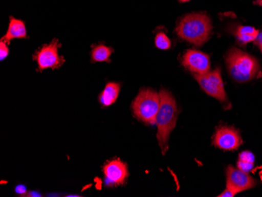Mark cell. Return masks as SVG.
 <instances>
[{"mask_svg": "<svg viewBox=\"0 0 262 197\" xmlns=\"http://www.w3.org/2000/svg\"><path fill=\"white\" fill-rule=\"evenodd\" d=\"M160 95V110L156 119V124L158 127L157 138L162 154L165 155L169 148L168 141L170 133L176 126L178 111L175 100L169 91L162 89Z\"/></svg>", "mask_w": 262, "mask_h": 197, "instance_id": "obj_1", "label": "cell"}, {"mask_svg": "<svg viewBox=\"0 0 262 197\" xmlns=\"http://www.w3.org/2000/svg\"><path fill=\"white\" fill-rule=\"evenodd\" d=\"M212 25L208 16L204 14H191L185 16L176 28V33L181 39L202 46L208 40Z\"/></svg>", "mask_w": 262, "mask_h": 197, "instance_id": "obj_2", "label": "cell"}, {"mask_svg": "<svg viewBox=\"0 0 262 197\" xmlns=\"http://www.w3.org/2000/svg\"><path fill=\"white\" fill-rule=\"evenodd\" d=\"M226 64L232 79L239 83L254 79L260 69L254 57L237 48H232L228 53Z\"/></svg>", "mask_w": 262, "mask_h": 197, "instance_id": "obj_3", "label": "cell"}, {"mask_svg": "<svg viewBox=\"0 0 262 197\" xmlns=\"http://www.w3.org/2000/svg\"><path fill=\"white\" fill-rule=\"evenodd\" d=\"M160 106V94L151 89L141 90L132 103L135 117L147 124L156 123Z\"/></svg>", "mask_w": 262, "mask_h": 197, "instance_id": "obj_4", "label": "cell"}, {"mask_svg": "<svg viewBox=\"0 0 262 197\" xmlns=\"http://www.w3.org/2000/svg\"><path fill=\"white\" fill-rule=\"evenodd\" d=\"M61 44L57 39H53L49 44H44L42 48L35 51L33 60L38 64V71H43L47 69H57L64 63V57L59 56L58 49Z\"/></svg>", "mask_w": 262, "mask_h": 197, "instance_id": "obj_5", "label": "cell"}, {"mask_svg": "<svg viewBox=\"0 0 262 197\" xmlns=\"http://www.w3.org/2000/svg\"><path fill=\"white\" fill-rule=\"evenodd\" d=\"M202 89L207 95L222 102L227 101V96L224 87L223 81L221 75L220 69H216L212 72L204 75H194Z\"/></svg>", "mask_w": 262, "mask_h": 197, "instance_id": "obj_6", "label": "cell"}, {"mask_svg": "<svg viewBox=\"0 0 262 197\" xmlns=\"http://www.w3.org/2000/svg\"><path fill=\"white\" fill-rule=\"evenodd\" d=\"M242 143L239 132L231 126H220L213 138V145L225 151L236 150Z\"/></svg>", "mask_w": 262, "mask_h": 197, "instance_id": "obj_7", "label": "cell"}, {"mask_svg": "<svg viewBox=\"0 0 262 197\" xmlns=\"http://www.w3.org/2000/svg\"><path fill=\"white\" fill-rule=\"evenodd\" d=\"M226 182L227 188L236 193L252 189L257 185V182L247 172L232 166H229L226 170Z\"/></svg>", "mask_w": 262, "mask_h": 197, "instance_id": "obj_8", "label": "cell"}, {"mask_svg": "<svg viewBox=\"0 0 262 197\" xmlns=\"http://www.w3.org/2000/svg\"><path fill=\"white\" fill-rule=\"evenodd\" d=\"M182 64L194 75H204L210 69L208 55L195 50H188L182 58Z\"/></svg>", "mask_w": 262, "mask_h": 197, "instance_id": "obj_9", "label": "cell"}, {"mask_svg": "<svg viewBox=\"0 0 262 197\" xmlns=\"http://www.w3.org/2000/svg\"><path fill=\"white\" fill-rule=\"evenodd\" d=\"M103 172L107 182L112 185H123L129 174L126 164L120 160L108 162L103 167Z\"/></svg>", "mask_w": 262, "mask_h": 197, "instance_id": "obj_10", "label": "cell"}, {"mask_svg": "<svg viewBox=\"0 0 262 197\" xmlns=\"http://www.w3.org/2000/svg\"><path fill=\"white\" fill-rule=\"evenodd\" d=\"M26 38H27V31H26L25 22L19 19L14 18V17H10L7 33L4 37H2L1 40L9 44L12 39H26Z\"/></svg>", "mask_w": 262, "mask_h": 197, "instance_id": "obj_11", "label": "cell"}, {"mask_svg": "<svg viewBox=\"0 0 262 197\" xmlns=\"http://www.w3.org/2000/svg\"><path fill=\"white\" fill-rule=\"evenodd\" d=\"M120 85L117 83H108L99 96L100 102L103 106L107 107L113 105L119 96Z\"/></svg>", "mask_w": 262, "mask_h": 197, "instance_id": "obj_12", "label": "cell"}, {"mask_svg": "<svg viewBox=\"0 0 262 197\" xmlns=\"http://www.w3.org/2000/svg\"><path fill=\"white\" fill-rule=\"evenodd\" d=\"M113 53V48L104 44L94 46L91 51V61L94 63L110 62V57Z\"/></svg>", "mask_w": 262, "mask_h": 197, "instance_id": "obj_13", "label": "cell"}, {"mask_svg": "<svg viewBox=\"0 0 262 197\" xmlns=\"http://www.w3.org/2000/svg\"><path fill=\"white\" fill-rule=\"evenodd\" d=\"M259 32L251 26H239L236 31V37L243 44L255 41Z\"/></svg>", "mask_w": 262, "mask_h": 197, "instance_id": "obj_14", "label": "cell"}, {"mask_svg": "<svg viewBox=\"0 0 262 197\" xmlns=\"http://www.w3.org/2000/svg\"><path fill=\"white\" fill-rule=\"evenodd\" d=\"M155 44H156V47L158 49L163 50V51L170 49V47H171L170 39L163 32H159L156 36Z\"/></svg>", "mask_w": 262, "mask_h": 197, "instance_id": "obj_15", "label": "cell"}, {"mask_svg": "<svg viewBox=\"0 0 262 197\" xmlns=\"http://www.w3.org/2000/svg\"><path fill=\"white\" fill-rule=\"evenodd\" d=\"M237 167L241 169V170H244V171L248 172L251 171L254 167V164L252 163H249V162L242 161L239 160L237 163Z\"/></svg>", "mask_w": 262, "mask_h": 197, "instance_id": "obj_16", "label": "cell"}, {"mask_svg": "<svg viewBox=\"0 0 262 197\" xmlns=\"http://www.w3.org/2000/svg\"><path fill=\"white\" fill-rule=\"evenodd\" d=\"M9 48L7 47V42L1 40L0 42V60L4 61L6 57L8 56Z\"/></svg>", "mask_w": 262, "mask_h": 197, "instance_id": "obj_17", "label": "cell"}, {"mask_svg": "<svg viewBox=\"0 0 262 197\" xmlns=\"http://www.w3.org/2000/svg\"><path fill=\"white\" fill-rule=\"evenodd\" d=\"M239 160L242 161L249 162V163H254V156L249 151H245L239 154Z\"/></svg>", "mask_w": 262, "mask_h": 197, "instance_id": "obj_18", "label": "cell"}, {"mask_svg": "<svg viewBox=\"0 0 262 197\" xmlns=\"http://www.w3.org/2000/svg\"><path fill=\"white\" fill-rule=\"evenodd\" d=\"M236 192H234L232 189H229V188H226L225 191H224L222 193H221L220 195H217L219 197H233L236 195Z\"/></svg>", "mask_w": 262, "mask_h": 197, "instance_id": "obj_19", "label": "cell"}, {"mask_svg": "<svg viewBox=\"0 0 262 197\" xmlns=\"http://www.w3.org/2000/svg\"><path fill=\"white\" fill-rule=\"evenodd\" d=\"M16 192L17 193L20 194V195H24V194L26 193V186H24V185H17V187H16Z\"/></svg>", "mask_w": 262, "mask_h": 197, "instance_id": "obj_20", "label": "cell"}, {"mask_svg": "<svg viewBox=\"0 0 262 197\" xmlns=\"http://www.w3.org/2000/svg\"><path fill=\"white\" fill-rule=\"evenodd\" d=\"M256 42H257V44L259 45H261L262 44V32H259L258 35H257V38L255 39Z\"/></svg>", "mask_w": 262, "mask_h": 197, "instance_id": "obj_21", "label": "cell"}, {"mask_svg": "<svg viewBox=\"0 0 262 197\" xmlns=\"http://www.w3.org/2000/svg\"><path fill=\"white\" fill-rule=\"evenodd\" d=\"M178 1L181 3H186L188 2V1H190V0H178Z\"/></svg>", "mask_w": 262, "mask_h": 197, "instance_id": "obj_22", "label": "cell"}, {"mask_svg": "<svg viewBox=\"0 0 262 197\" xmlns=\"http://www.w3.org/2000/svg\"><path fill=\"white\" fill-rule=\"evenodd\" d=\"M260 51H261V53H262V44H261V45H260Z\"/></svg>", "mask_w": 262, "mask_h": 197, "instance_id": "obj_23", "label": "cell"}]
</instances>
